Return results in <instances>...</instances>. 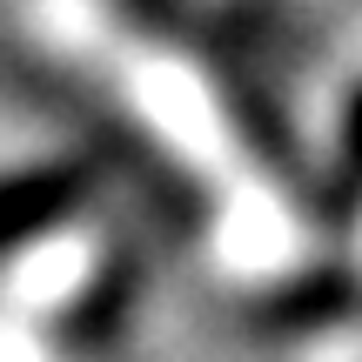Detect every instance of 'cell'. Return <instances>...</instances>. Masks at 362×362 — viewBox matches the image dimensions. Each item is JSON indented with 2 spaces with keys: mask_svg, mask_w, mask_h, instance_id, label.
<instances>
[{
  "mask_svg": "<svg viewBox=\"0 0 362 362\" xmlns=\"http://www.w3.org/2000/svg\"><path fill=\"white\" fill-rule=\"evenodd\" d=\"M67 202H74V175L7 181V188H0V255L21 248V242H34L40 228H54V221L67 215Z\"/></svg>",
  "mask_w": 362,
  "mask_h": 362,
  "instance_id": "6da1fadb",
  "label": "cell"
}]
</instances>
